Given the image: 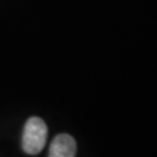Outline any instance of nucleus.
Returning <instances> with one entry per match:
<instances>
[{
	"mask_svg": "<svg viewBox=\"0 0 157 157\" xmlns=\"http://www.w3.org/2000/svg\"><path fill=\"white\" fill-rule=\"evenodd\" d=\"M76 141L68 134H59L54 137L48 149V157H75Z\"/></svg>",
	"mask_w": 157,
	"mask_h": 157,
	"instance_id": "f03ea898",
	"label": "nucleus"
},
{
	"mask_svg": "<svg viewBox=\"0 0 157 157\" xmlns=\"http://www.w3.org/2000/svg\"><path fill=\"white\" fill-rule=\"evenodd\" d=\"M47 141V126L38 117L29 118L22 132V149L28 155H38Z\"/></svg>",
	"mask_w": 157,
	"mask_h": 157,
	"instance_id": "f257e3e1",
	"label": "nucleus"
}]
</instances>
